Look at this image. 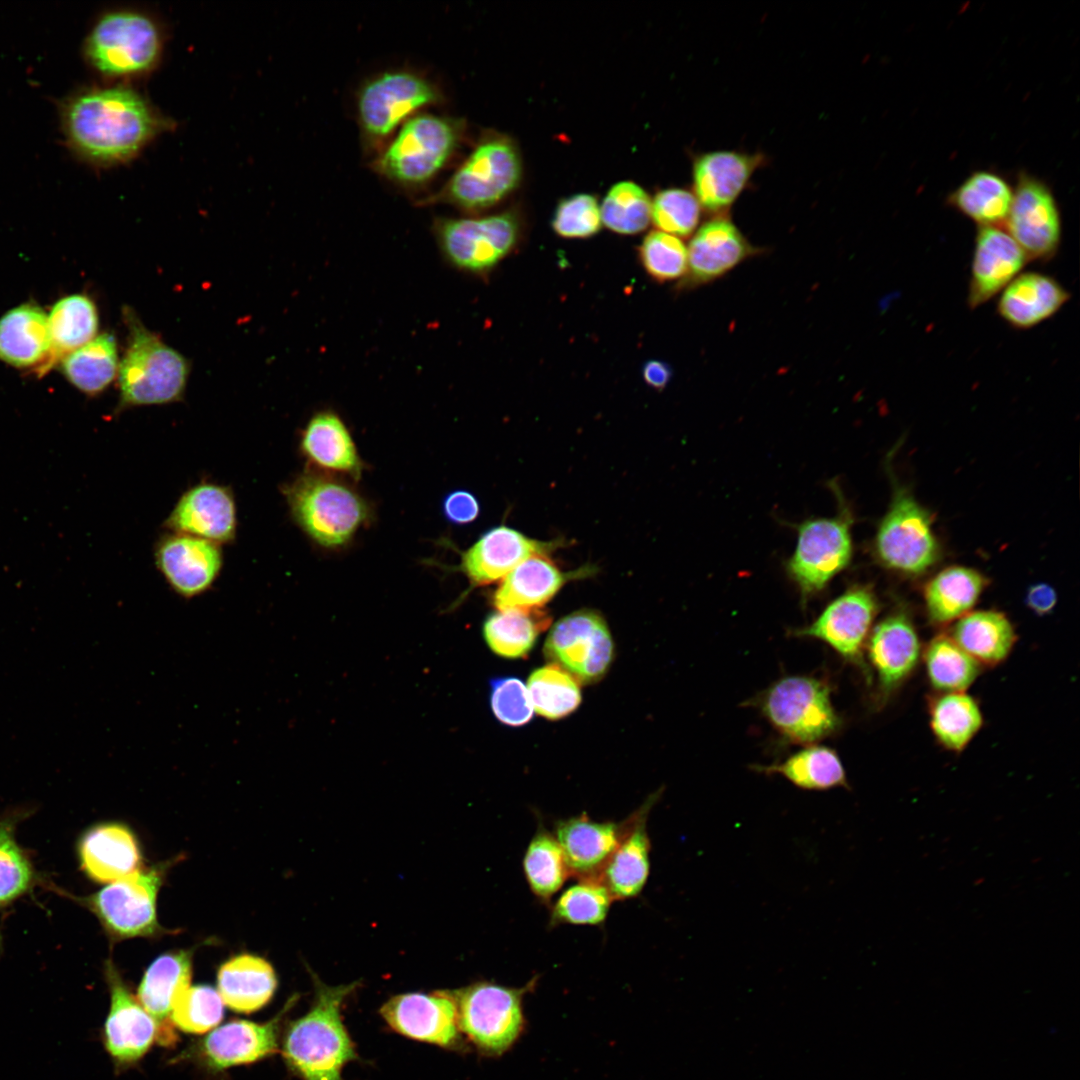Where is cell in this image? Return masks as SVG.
Masks as SVG:
<instances>
[{
	"label": "cell",
	"instance_id": "cell-1",
	"mask_svg": "<svg viewBox=\"0 0 1080 1080\" xmlns=\"http://www.w3.org/2000/svg\"><path fill=\"white\" fill-rule=\"evenodd\" d=\"M66 127L87 158L115 163L136 155L158 132L160 121L141 95L118 86L75 98L66 111Z\"/></svg>",
	"mask_w": 1080,
	"mask_h": 1080
},
{
	"label": "cell",
	"instance_id": "cell-2",
	"mask_svg": "<svg viewBox=\"0 0 1080 1080\" xmlns=\"http://www.w3.org/2000/svg\"><path fill=\"white\" fill-rule=\"evenodd\" d=\"M315 998L310 1010L291 1021L284 1033L282 1054L301 1080H344L343 1067L358 1060L355 1045L343 1023L341 1007L359 982L329 986L311 974Z\"/></svg>",
	"mask_w": 1080,
	"mask_h": 1080
},
{
	"label": "cell",
	"instance_id": "cell-3",
	"mask_svg": "<svg viewBox=\"0 0 1080 1080\" xmlns=\"http://www.w3.org/2000/svg\"><path fill=\"white\" fill-rule=\"evenodd\" d=\"M123 314L128 345L117 374L118 410L182 399L189 375L188 361L147 329L130 307Z\"/></svg>",
	"mask_w": 1080,
	"mask_h": 1080
},
{
	"label": "cell",
	"instance_id": "cell-4",
	"mask_svg": "<svg viewBox=\"0 0 1080 1080\" xmlns=\"http://www.w3.org/2000/svg\"><path fill=\"white\" fill-rule=\"evenodd\" d=\"M298 526L317 544L348 543L369 519L367 502L347 483L320 472H306L285 488Z\"/></svg>",
	"mask_w": 1080,
	"mask_h": 1080
},
{
	"label": "cell",
	"instance_id": "cell-5",
	"mask_svg": "<svg viewBox=\"0 0 1080 1080\" xmlns=\"http://www.w3.org/2000/svg\"><path fill=\"white\" fill-rule=\"evenodd\" d=\"M519 153L503 136L481 140L445 185L422 204L446 203L463 211L486 210L506 198L519 184Z\"/></svg>",
	"mask_w": 1080,
	"mask_h": 1080
},
{
	"label": "cell",
	"instance_id": "cell-6",
	"mask_svg": "<svg viewBox=\"0 0 1080 1080\" xmlns=\"http://www.w3.org/2000/svg\"><path fill=\"white\" fill-rule=\"evenodd\" d=\"M461 135L462 124L456 119L433 114L413 116L374 161V168L400 185H421L444 167Z\"/></svg>",
	"mask_w": 1080,
	"mask_h": 1080
},
{
	"label": "cell",
	"instance_id": "cell-7",
	"mask_svg": "<svg viewBox=\"0 0 1080 1080\" xmlns=\"http://www.w3.org/2000/svg\"><path fill=\"white\" fill-rule=\"evenodd\" d=\"M892 483V499L874 538V555L889 570L918 576L937 563L940 545L930 513L907 488L894 479Z\"/></svg>",
	"mask_w": 1080,
	"mask_h": 1080
},
{
	"label": "cell",
	"instance_id": "cell-8",
	"mask_svg": "<svg viewBox=\"0 0 1080 1080\" xmlns=\"http://www.w3.org/2000/svg\"><path fill=\"white\" fill-rule=\"evenodd\" d=\"M477 982L451 990L460 1032L482 1053L499 1056L520 1037L525 1019L523 997L529 989Z\"/></svg>",
	"mask_w": 1080,
	"mask_h": 1080
},
{
	"label": "cell",
	"instance_id": "cell-9",
	"mask_svg": "<svg viewBox=\"0 0 1080 1080\" xmlns=\"http://www.w3.org/2000/svg\"><path fill=\"white\" fill-rule=\"evenodd\" d=\"M167 864L138 870L79 901L92 911L113 940L167 933L158 922L156 900Z\"/></svg>",
	"mask_w": 1080,
	"mask_h": 1080
},
{
	"label": "cell",
	"instance_id": "cell-10",
	"mask_svg": "<svg viewBox=\"0 0 1080 1080\" xmlns=\"http://www.w3.org/2000/svg\"><path fill=\"white\" fill-rule=\"evenodd\" d=\"M774 728L792 742L811 744L833 734L841 724L830 687L808 676H789L771 685L759 701Z\"/></svg>",
	"mask_w": 1080,
	"mask_h": 1080
},
{
	"label": "cell",
	"instance_id": "cell-11",
	"mask_svg": "<svg viewBox=\"0 0 1080 1080\" xmlns=\"http://www.w3.org/2000/svg\"><path fill=\"white\" fill-rule=\"evenodd\" d=\"M433 233L450 265L463 272L486 275L516 247L520 222L512 212L478 218H437Z\"/></svg>",
	"mask_w": 1080,
	"mask_h": 1080
},
{
	"label": "cell",
	"instance_id": "cell-12",
	"mask_svg": "<svg viewBox=\"0 0 1080 1080\" xmlns=\"http://www.w3.org/2000/svg\"><path fill=\"white\" fill-rule=\"evenodd\" d=\"M837 496L839 511L834 517L809 519L797 528L796 547L786 570L804 598L823 590L851 561L853 518Z\"/></svg>",
	"mask_w": 1080,
	"mask_h": 1080
},
{
	"label": "cell",
	"instance_id": "cell-13",
	"mask_svg": "<svg viewBox=\"0 0 1080 1080\" xmlns=\"http://www.w3.org/2000/svg\"><path fill=\"white\" fill-rule=\"evenodd\" d=\"M162 38L147 15L117 11L102 17L91 31L87 53L92 64L110 76H132L151 70L158 62Z\"/></svg>",
	"mask_w": 1080,
	"mask_h": 1080
},
{
	"label": "cell",
	"instance_id": "cell-14",
	"mask_svg": "<svg viewBox=\"0 0 1080 1080\" xmlns=\"http://www.w3.org/2000/svg\"><path fill=\"white\" fill-rule=\"evenodd\" d=\"M439 99L437 87L421 74L381 73L362 86L357 98L362 133L370 144L381 143L414 112Z\"/></svg>",
	"mask_w": 1080,
	"mask_h": 1080
},
{
	"label": "cell",
	"instance_id": "cell-15",
	"mask_svg": "<svg viewBox=\"0 0 1080 1080\" xmlns=\"http://www.w3.org/2000/svg\"><path fill=\"white\" fill-rule=\"evenodd\" d=\"M544 652L578 681L592 683L607 672L614 645L604 618L594 610L582 609L553 625Z\"/></svg>",
	"mask_w": 1080,
	"mask_h": 1080
},
{
	"label": "cell",
	"instance_id": "cell-16",
	"mask_svg": "<svg viewBox=\"0 0 1080 1080\" xmlns=\"http://www.w3.org/2000/svg\"><path fill=\"white\" fill-rule=\"evenodd\" d=\"M865 649L876 676L878 704L886 703L912 676L923 645L909 611L892 610L871 630Z\"/></svg>",
	"mask_w": 1080,
	"mask_h": 1080
},
{
	"label": "cell",
	"instance_id": "cell-17",
	"mask_svg": "<svg viewBox=\"0 0 1080 1080\" xmlns=\"http://www.w3.org/2000/svg\"><path fill=\"white\" fill-rule=\"evenodd\" d=\"M1009 234L1028 259L1048 261L1061 242V216L1049 186L1035 176L1018 175L1007 216Z\"/></svg>",
	"mask_w": 1080,
	"mask_h": 1080
},
{
	"label": "cell",
	"instance_id": "cell-18",
	"mask_svg": "<svg viewBox=\"0 0 1080 1080\" xmlns=\"http://www.w3.org/2000/svg\"><path fill=\"white\" fill-rule=\"evenodd\" d=\"M380 1014L391 1029L408 1038L452 1050L463 1047L451 990L395 995Z\"/></svg>",
	"mask_w": 1080,
	"mask_h": 1080
},
{
	"label": "cell",
	"instance_id": "cell-19",
	"mask_svg": "<svg viewBox=\"0 0 1080 1080\" xmlns=\"http://www.w3.org/2000/svg\"><path fill=\"white\" fill-rule=\"evenodd\" d=\"M879 610L869 585H854L834 599L809 626L795 631L827 643L845 660L862 665V652Z\"/></svg>",
	"mask_w": 1080,
	"mask_h": 1080
},
{
	"label": "cell",
	"instance_id": "cell-20",
	"mask_svg": "<svg viewBox=\"0 0 1080 1080\" xmlns=\"http://www.w3.org/2000/svg\"><path fill=\"white\" fill-rule=\"evenodd\" d=\"M110 1009L103 1027L106 1051L115 1063L138 1061L157 1037V1025L132 996L112 961L105 964Z\"/></svg>",
	"mask_w": 1080,
	"mask_h": 1080
},
{
	"label": "cell",
	"instance_id": "cell-21",
	"mask_svg": "<svg viewBox=\"0 0 1080 1080\" xmlns=\"http://www.w3.org/2000/svg\"><path fill=\"white\" fill-rule=\"evenodd\" d=\"M155 562L169 586L180 596L193 598L206 592L219 576L223 555L220 545L191 535L172 533L160 539Z\"/></svg>",
	"mask_w": 1080,
	"mask_h": 1080
},
{
	"label": "cell",
	"instance_id": "cell-22",
	"mask_svg": "<svg viewBox=\"0 0 1080 1080\" xmlns=\"http://www.w3.org/2000/svg\"><path fill=\"white\" fill-rule=\"evenodd\" d=\"M166 526L173 533L191 535L218 545L229 543L237 530L234 496L225 486L199 483L181 495Z\"/></svg>",
	"mask_w": 1080,
	"mask_h": 1080
},
{
	"label": "cell",
	"instance_id": "cell-23",
	"mask_svg": "<svg viewBox=\"0 0 1080 1080\" xmlns=\"http://www.w3.org/2000/svg\"><path fill=\"white\" fill-rule=\"evenodd\" d=\"M297 996L290 998L283 1009L266 1023L233 1020L214 1029L198 1048L203 1062L213 1070L250 1064L278 1051V1032L281 1020Z\"/></svg>",
	"mask_w": 1080,
	"mask_h": 1080
},
{
	"label": "cell",
	"instance_id": "cell-24",
	"mask_svg": "<svg viewBox=\"0 0 1080 1080\" xmlns=\"http://www.w3.org/2000/svg\"><path fill=\"white\" fill-rule=\"evenodd\" d=\"M561 541H540L507 526L486 531L461 557L459 568L475 585L503 579L521 562L548 555Z\"/></svg>",
	"mask_w": 1080,
	"mask_h": 1080
},
{
	"label": "cell",
	"instance_id": "cell-25",
	"mask_svg": "<svg viewBox=\"0 0 1080 1080\" xmlns=\"http://www.w3.org/2000/svg\"><path fill=\"white\" fill-rule=\"evenodd\" d=\"M659 794H653L625 819L621 839L598 877L614 900L634 898L646 885L651 850L647 818Z\"/></svg>",
	"mask_w": 1080,
	"mask_h": 1080
},
{
	"label": "cell",
	"instance_id": "cell-26",
	"mask_svg": "<svg viewBox=\"0 0 1080 1080\" xmlns=\"http://www.w3.org/2000/svg\"><path fill=\"white\" fill-rule=\"evenodd\" d=\"M625 827L621 822L594 821L582 814L558 820L554 836L561 847L571 877L598 879L616 849Z\"/></svg>",
	"mask_w": 1080,
	"mask_h": 1080
},
{
	"label": "cell",
	"instance_id": "cell-27",
	"mask_svg": "<svg viewBox=\"0 0 1080 1080\" xmlns=\"http://www.w3.org/2000/svg\"><path fill=\"white\" fill-rule=\"evenodd\" d=\"M1028 258L999 226L979 227L971 267L968 305L986 303L1003 290L1022 270Z\"/></svg>",
	"mask_w": 1080,
	"mask_h": 1080
},
{
	"label": "cell",
	"instance_id": "cell-28",
	"mask_svg": "<svg viewBox=\"0 0 1080 1080\" xmlns=\"http://www.w3.org/2000/svg\"><path fill=\"white\" fill-rule=\"evenodd\" d=\"M0 360L38 374L56 363L48 317L42 309L24 304L0 318Z\"/></svg>",
	"mask_w": 1080,
	"mask_h": 1080
},
{
	"label": "cell",
	"instance_id": "cell-29",
	"mask_svg": "<svg viewBox=\"0 0 1080 1080\" xmlns=\"http://www.w3.org/2000/svg\"><path fill=\"white\" fill-rule=\"evenodd\" d=\"M193 953L191 948L160 955L147 968L138 988V1002L154 1019L156 1040L164 1046L176 1040L170 1015L178 994L190 986Z\"/></svg>",
	"mask_w": 1080,
	"mask_h": 1080
},
{
	"label": "cell",
	"instance_id": "cell-30",
	"mask_svg": "<svg viewBox=\"0 0 1080 1080\" xmlns=\"http://www.w3.org/2000/svg\"><path fill=\"white\" fill-rule=\"evenodd\" d=\"M81 869L97 883H112L138 870L142 854L133 832L120 823H104L89 829L79 847Z\"/></svg>",
	"mask_w": 1080,
	"mask_h": 1080
},
{
	"label": "cell",
	"instance_id": "cell-31",
	"mask_svg": "<svg viewBox=\"0 0 1080 1080\" xmlns=\"http://www.w3.org/2000/svg\"><path fill=\"white\" fill-rule=\"evenodd\" d=\"M753 253L754 248L732 222L713 219L690 242L685 284L695 286L715 280Z\"/></svg>",
	"mask_w": 1080,
	"mask_h": 1080
},
{
	"label": "cell",
	"instance_id": "cell-32",
	"mask_svg": "<svg viewBox=\"0 0 1080 1080\" xmlns=\"http://www.w3.org/2000/svg\"><path fill=\"white\" fill-rule=\"evenodd\" d=\"M1069 298V292L1054 278L1027 272L1004 288L997 312L1010 326L1028 329L1054 315Z\"/></svg>",
	"mask_w": 1080,
	"mask_h": 1080
},
{
	"label": "cell",
	"instance_id": "cell-33",
	"mask_svg": "<svg viewBox=\"0 0 1080 1080\" xmlns=\"http://www.w3.org/2000/svg\"><path fill=\"white\" fill-rule=\"evenodd\" d=\"M759 159L746 154L719 151L700 156L693 167L695 197L709 211L727 209L749 181Z\"/></svg>",
	"mask_w": 1080,
	"mask_h": 1080
},
{
	"label": "cell",
	"instance_id": "cell-34",
	"mask_svg": "<svg viewBox=\"0 0 1080 1080\" xmlns=\"http://www.w3.org/2000/svg\"><path fill=\"white\" fill-rule=\"evenodd\" d=\"M578 572H563L548 557L527 558L508 573L496 589L493 602L499 611L539 609L550 601Z\"/></svg>",
	"mask_w": 1080,
	"mask_h": 1080
},
{
	"label": "cell",
	"instance_id": "cell-35",
	"mask_svg": "<svg viewBox=\"0 0 1080 1080\" xmlns=\"http://www.w3.org/2000/svg\"><path fill=\"white\" fill-rule=\"evenodd\" d=\"M948 634L982 668L1003 663L1018 640L1014 624L1001 611H970L955 621Z\"/></svg>",
	"mask_w": 1080,
	"mask_h": 1080
},
{
	"label": "cell",
	"instance_id": "cell-36",
	"mask_svg": "<svg viewBox=\"0 0 1080 1080\" xmlns=\"http://www.w3.org/2000/svg\"><path fill=\"white\" fill-rule=\"evenodd\" d=\"M979 571L950 566L938 572L924 587L926 616L936 627H947L972 611L988 586Z\"/></svg>",
	"mask_w": 1080,
	"mask_h": 1080
},
{
	"label": "cell",
	"instance_id": "cell-37",
	"mask_svg": "<svg viewBox=\"0 0 1080 1080\" xmlns=\"http://www.w3.org/2000/svg\"><path fill=\"white\" fill-rule=\"evenodd\" d=\"M304 456L314 465L359 478L362 461L353 438L334 412L321 411L306 424L300 439Z\"/></svg>",
	"mask_w": 1080,
	"mask_h": 1080
},
{
	"label": "cell",
	"instance_id": "cell-38",
	"mask_svg": "<svg viewBox=\"0 0 1080 1080\" xmlns=\"http://www.w3.org/2000/svg\"><path fill=\"white\" fill-rule=\"evenodd\" d=\"M277 978L272 965L252 954H239L224 962L217 973V988L233 1011L251 1013L265 1006L275 993Z\"/></svg>",
	"mask_w": 1080,
	"mask_h": 1080
},
{
	"label": "cell",
	"instance_id": "cell-39",
	"mask_svg": "<svg viewBox=\"0 0 1080 1080\" xmlns=\"http://www.w3.org/2000/svg\"><path fill=\"white\" fill-rule=\"evenodd\" d=\"M927 706L931 732L947 751H964L983 726L980 705L966 691L935 692Z\"/></svg>",
	"mask_w": 1080,
	"mask_h": 1080
},
{
	"label": "cell",
	"instance_id": "cell-40",
	"mask_svg": "<svg viewBox=\"0 0 1080 1080\" xmlns=\"http://www.w3.org/2000/svg\"><path fill=\"white\" fill-rule=\"evenodd\" d=\"M1012 197V187L1002 175L983 169L966 177L947 203L980 227L999 226L1007 219Z\"/></svg>",
	"mask_w": 1080,
	"mask_h": 1080
},
{
	"label": "cell",
	"instance_id": "cell-41",
	"mask_svg": "<svg viewBox=\"0 0 1080 1080\" xmlns=\"http://www.w3.org/2000/svg\"><path fill=\"white\" fill-rule=\"evenodd\" d=\"M64 375L81 392L95 396L103 392L118 374V350L113 335L102 333L67 354L62 361Z\"/></svg>",
	"mask_w": 1080,
	"mask_h": 1080
},
{
	"label": "cell",
	"instance_id": "cell-42",
	"mask_svg": "<svg viewBox=\"0 0 1080 1080\" xmlns=\"http://www.w3.org/2000/svg\"><path fill=\"white\" fill-rule=\"evenodd\" d=\"M753 768L768 775H782L795 786L805 790L848 788L846 773L839 756L825 746H809L782 763Z\"/></svg>",
	"mask_w": 1080,
	"mask_h": 1080
},
{
	"label": "cell",
	"instance_id": "cell-43",
	"mask_svg": "<svg viewBox=\"0 0 1080 1080\" xmlns=\"http://www.w3.org/2000/svg\"><path fill=\"white\" fill-rule=\"evenodd\" d=\"M921 661L935 692H965L982 667L948 634L941 632L923 646Z\"/></svg>",
	"mask_w": 1080,
	"mask_h": 1080
},
{
	"label": "cell",
	"instance_id": "cell-44",
	"mask_svg": "<svg viewBox=\"0 0 1080 1080\" xmlns=\"http://www.w3.org/2000/svg\"><path fill=\"white\" fill-rule=\"evenodd\" d=\"M549 621L548 615L538 609L502 610L486 619L483 634L497 655L521 658L530 652Z\"/></svg>",
	"mask_w": 1080,
	"mask_h": 1080
},
{
	"label": "cell",
	"instance_id": "cell-45",
	"mask_svg": "<svg viewBox=\"0 0 1080 1080\" xmlns=\"http://www.w3.org/2000/svg\"><path fill=\"white\" fill-rule=\"evenodd\" d=\"M48 324L56 361L92 340L98 329V313L86 295L66 296L55 303Z\"/></svg>",
	"mask_w": 1080,
	"mask_h": 1080
},
{
	"label": "cell",
	"instance_id": "cell-46",
	"mask_svg": "<svg viewBox=\"0 0 1080 1080\" xmlns=\"http://www.w3.org/2000/svg\"><path fill=\"white\" fill-rule=\"evenodd\" d=\"M523 870L530 890L543 903H549L570 876L560 845L543 826L528 844Z\"/></svg>",
	"mask_w": 1080,
	"mask_h": 1080
},
{
	"label": "cell",
	"instance_id": "cell-47",
	"mask_svg": "<svg viewBox=\"0 0 1080 1080\" xmlns=\"http://www.w3.org/2000/svg\"><path fill=\"white\" fill-rule=\"evenodd\" d=\"M527 689L534 710L550 720L566 717L581 702L578 680L556 664L534 670L528 678Z\"/></svg>",
	"mask_w": 1080,
	"mask_h": 1080
},
{
	"label": "cell",
	"instance_id": "cell-48",
	"mask_svg": "<svg viewBox=\"0 0 1080 1080\" xmlns=\"http://www.w3.org/2000/svg\"><path fill=\"white\" fill-rule=\"evenodd\" d=\"M614 901L598 879H581L567 888L553 903L550 924L599 925Z\"/></svg>",
	"mask_w": 1080,
	"mask_h": 1080
},
{
	"label": "cell",
	"instance_id": "cell-49",
	"mask_svg": "<svg viewBox=\"0 0 1080 1080\" xmlns=\"http://www.w3.org/2000/svg\"><path fill=\"white\" fill-rule=\"evenodd\" d=\"M651 200L638 184L623 181L615 184L600 208L601 220L611 231L632 235L645 230L651 220Z\"/></svg>",
	"mask_w": 1080,
	"mask_h": 1080
},
{
	"label": "cell",
	"instance_id": "cell-50",
	"mask_svg": "<svg viewBox=\"0 0 1080 1080\" xmlns=\"http://www.w3.org/2000/svg\"><path fill=\"white\" fill-rule=\"evenodd\" d=\"M223 1013V1000L218 991L208 985H196L178 994L170 1019L181 1031L200 1034L218 1025Z\"/></svg>",
	"mask_w": 1080,
	"mask_h": 1080
},
{
	"label": "cell",
	"instance_id": "cell-51",
	"mask_svg": "<svg viewBox=\"0 0 1080 1080\" xmlns=\"http://www.w3.org/2000/svg\"><path fill=\"white\" fill-rule=\"evenodd\" d=\"M14 821L0 820V907L27 892L34 880L32 864L14 836Z\"/></svg>",
	"mask_w": 1080,
	"mask_h": 1080
},
{
	"label": "cell",
	"instance_id": "cell-52",
	"mask_svg": "<svg viewBox=\"0 0 1080 1080\" xmlns=\"http://www.w3.org/2000/svg\"><path fill=\"white\" fill-rule=\"evenodd\" d=\"M639 259L651 278L666 282L685 274L688 251L678 237L652 231L645 236L639 247Z\"/></svg>",
	"mask_w": 1080,
	"mask_h": 1080
},
{
	"label": "cell",
	"instance_id": "cell-53",
	"mask_svg": "<svg viewBox=\"0 0 1080 1080\" xmlns=\"http://www.w3.org/2000/svg\"><path fill=\"white\" fill-rule=\"evenodd\" d=\"M700 204L692 193L678 188L659 192L651 204V220L661 232L687 237L697 227Z\"/></svg>",
	"mask_w": 1080,
	"mask_h": 1080
},
{
	"label": "cell",
	"instance_id": "cell-54",
	"mask_svg": "<svg viewBox=\"0 0 1080 1080\" xmlns=\"http://www.w3.org/2000/svg\"><path fill=\"white\" fill-rule=\"evenodd\" d=\"M601 221L596 198L581 193L560 201L553 214L552 228L563 238L583 239L597 234Z\"/></svg>",
	"mask_w": 1080,
	"mask_h": 1080
},
{
	"label": "cell",
	"instance_id": "cell-55",
	"mask_svg": "<svg viewBox=\"0 0 1080 1080\" xmlns=\"http://www.w3.org/2000/svg\"><path fill=\"white\" fill-rule=\"evenodd\" d=\"M491 708L496 718L509 726H522L532 717L534 708L524 683L515 677L491 681Z\"/></svg>",
	"mask_w": 1080,
	"mask_h": 1080
},
{
	"label": "cell",
	"instance_id": "cell-56",
	"mask_svg": "<svg viewBox=\"0 0 1080 1080\" xmlns=\"http://www.w3.org/2000/svg\"><path fill=\"white\" fill-rule=\"evenodd\" d=\"M443 514L454 524H467L474 521L480 512L476 497L465 490H455L443 500Z\"/></svg>",
	"mask_w": 1080,
	"mask_h": 1080
},
{
	"label": "cell",
	"instance_id": "cell-57",
	"mask_svg": "<svg viewBox=\"0 0 1080 1080\" xmlns=\"http://www.w3.org/2000/svg\"><path fill=\"white\" fill-rule=\"evenodd\" d=\"M1057 603L1055 589L1047 583L1031 585L1025 595L1026 606L1036 615L1045 616L1050 614Z\"/></svg>",
	"mask_w": 1080,
	"mask_h": 1080
},
{
	"label": "cell",
	"instance_id": "cell-58",
	"mask_svg": "<svg viewBox=\"0 0 1080 1080\" xmlns=\"http://www.w3.org/2000/svg\"><path fill=\"white\" fill-rule=\"evenodd\" d=\"M642 376L647 385L662 390L672 377V369L664 361L649 360L642 368Z\"/></svg>",
	"mask_w": 1080,
	"mask_h": 1080
}]
</instances>
